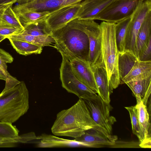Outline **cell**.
Segmentation results:
<instances>
[{
    "mask_svg": "<svg viewBox=\"0 0 151 151\" xmlns=\"http://www.w3.org/2000/svg\"><path fill=\"white\" fill-rule=\"evenodd\" d=\"M84 101L90 115L97 125V130L115 142L117 139L112 135V126L116 121L115 117L110 115L111 106L98 95H86L81 98Z\"/></svg>",
    "mask_w": 151,
    "mask_h": 151,
    "instance_id": "5",
    "label": "cell"
},
{
    "mask_svg": "<svg viewBox=\"0 0 151 151\" xmlns=\"http://www.w3.org/2000/svg\"><path fill=\"white\" fill-rule=\"evenodd\" d=\"M125 108L128 111L129 114L132 133L138 138L140 143L139 146L141 147L144 144L148 142L145 141L144 137L140 128L136 106L135 105Z\"/></svg>",
    "mask_w": 151,
    "mask_h": 151,
    "instance_id": "26",
    "label": "cell"
},
{
    "mask_svg": "<svg viewBox=\"0 0 151 151\" xmlns=\"http://www.w3.org/2000/svg\"><path fill=\"white\" fill-rule=\"evenodd\" d=\"M96 85L98 90V94L105 102L109 103L110 95L113 89L109 84L106 71L103 60L91 65Z\"/></svg>",
    "mask_w": 151,
    "mask_h": 151,
    "instance_id": "13",
    "label": "cell"
},
{
    "mask_svg": "<svg viewBox=\"0 0 151 151\" xmlns=\"http://www.w3.org/2000/svg\"><path fill=\"white\" fill-rule=\"evenodd\" d=\"M151 73V60L137 61L129 73L121 81L120 84L125 83L138 77Z\"/></svg>",
    "mask_w": 151,
    "mask_h": 151,
    "instance_id": "21",
    "label": "cell"
},
{
    "mask_svg": "<svg viewBox=\"0 0 151 151\" xmlns=\"http://www.w3.org/2000/svg\"><path fill=\"white\" fill-rule=\"evenodd\" d=\"M29 93L23 81L0 93V122L12 124L27 111Z\"/></svg>",
    "mask_w": 151,
    "mask_h": 151,
    "instance_id": "3",
    "label": "cell"
},
{
    "mask_svg": "<svg viewBox=\"0 0 151 151\" xmlns=\"http://www.w3.org/2000/svg\"><path fill=\"white\" fill-rule=\"evenodd\" d=\"M131 16L116 24V40L117 47L119 52H123L125 50L124 41L126 32L127 27L131 20Z\"/></svg>",
    "mask_w": 151,
    "mask_h": 151,
    "instance_id": "25",
    "label": "cell"
},
{
    "mask_svg": "<svg viewBox=\"0 0 151 151\" xmlns=\"http://www.w3.org/2000/svg\"><path fill=\"white\" fill-rule=\"evenodd\" d=\"M6 37L4 36H0V42H1L2 40H4V39L6 38Z\"/></svg>",
    "mask_w": 151,
    "mask_h": 151,
    "instance_id": "38",
    "label": "cell"
},
{
    "mask_svg": "<svg viewBox=\"0 0 151 151\" xmlns=\"http://www.w3.org/2000/svg\"><path fill=\"white\" fill-rule=\"evenodd\" d=\"M7 38L13 48L19 54L27 56L32 54H40L42 52V47L23 41Z\"/></svg>",
    "mask_w": 151,
    "mask_h": 151,
    "instance_id": "24",
    "label": "cell"
},
{
    "mask_svg": "<svg viewBox=\"0 0 151 151\" xmlns=\"http://www.w3.org/2000/svg\"><path fill=\"white\" fill-rule=\"evenodd\" d=\"M81 9V3L56 9L50 11L45 22L52 31H56L65 26L73 20L78 19Z\"/></svg>",
    "mask_w": 151,
    "mask_h": 151,
    "instance_id": "10",
    "label": "cell"
},
{
    "mask_svg": "<svg viewBox=\"0 0 151 151\" xmlns=\"http://www.w3.org/2000/svg\"><path fill=\"white\" fill-rule=\"evenodd\" d=\"M70 61L72 71L76 78L83 84L98 93L91 65L88 61L78 58Z\"/></svg>",
    "mask_w": 151,
    "mask_h": 151,
    "instance_id": "12",
    "label": "cell"
},
{
    "mask_svg": "<svg viewBox=\"0 0 151 151\" xmlns=\"http://www.w3.org/2000/svg\"><path fill=\"white\" fill-rule=\"evenodd\" d=\"M8 38L27 42L42 47L50 46L54 47L52 45L55 43L54 39L51 36H33L22 32Z\"/></svg>",
    "mask_w": 151,
    "mask_h": 151,
    "instance_id": "22",
    "label": "cell"
},
{
    "mask_svg": "<svg viewBox=\"0 0 151 151\" xmlns=\"http://www.w3.org/2000/svg\"><path fill=\"white\" fill-rule=\"evenodd\" d=\"M99 25L102 58L109 85L113 89L116 88L121 82L118 69L119 52L115 37L116 24L103 21Z\"/></svg>",
    "mask_w": 151,
    "mask_h": 151,
    "instance_id": "4",
    "label": "cell"
},
{
    "mask_svg": "<svg viewBox=\"0 0 151 151\" xmlns=\"http://www.w3.org/2000/svg\"><path fill=\"white\" fill-rule=\"evenodd\" d=\"M60 69V79L63 87L68 92L73 93L79 99L86 95L96 93L79 81L72 70L70 61L64 55Z\"/></svg>",
    "mask_w": 151,
    "mask_h": 151,
    "instance_id": "9",
    "label": "cell"
},
{
    "mask_svg": "<svg viewBox=\"0 0 151 151\" xmlns=\"http://www.w3.org/2000/svg\"><path fill=\"white\" fill-rule=\"evenodd\" d=\"M20 135L15 138H4L0 137V147H12L17 143H20Z\"/></svg>",
    "mask_w": 151,
    "mask_h": 151,
    "instance_id": "32",
    "label": "cell"
},
{
    "mask_svg": "<svg viewBox=\"0 0 151 151\" xmlns=\"http://www.w3.org/2000/svg\"><path fill=\"white\" fill-rule=\"evenodd\" d=\"M19 131L16 126L9 123L0 122V137L15 138L18 137Z\"/></svg>",
    "mask_w": 151,
    "mask_h": 151,
    "instance_id": "29",
    "label": "cell"
},
{
    "mask_svg": "<svg viewBox=\"0 0 151 151\" xmlns=\"http://www.w3.org/2000/svg\"><path fill=\"white\" fill-rule=\"evenodd\" d=\"M72 21L87 35L89 44L88 62L91 65L103 60L100 25L93 19H75Z\"/></svg>",
    "mask_w": 151,
    "mask_h": 151,
    "instance_id": "6",
    "label": "cell"
},
{
    "mask_svg": "<svg viewBox=\"0 0 151 151\" xmlns=\"http://www.w3.org/2000/svg\"><path fill=\"white\" fill-rule=\"evenodd\" d=\"M135 97L137 101L135 106L137 109L138 118L140 129L145 141L150 142V124L147 106L143 104L139 96H137Z\"/></svg>",
    "mask_w": 151,
    "mask_h": 151,
    "instance_id": "18",
    "label": "cell"
},
{
    "mask_svg": "<svg viewBox=\"0 0 151 151\" xmlns=\"http://www.w3.org/2000/svg\"><path fill=\"white\" fill-rule=\"evenodd\" d=\"M13 4L12 3L0 4V22H2L1 17L5 10L8 7Z\"/></svg>",
    "mask_w": 151,
    "mask_h": 151,
    "instance_id": "34",
    "label": "cell"
},
{
    "mask_svg": "<svg viewBox=\"0 0 151 151\" xmlns=\"http://www.w3.org/2000/svg\"><path fill=\"white\" fill-rule=\"evenodd\" d=\"M135 96H139L146 106L151 93V76L139 77L125 83Z\"/></svg>",
    "mask_w": 151,
    "mask_h": 151,
    "instance_id": "15",
    "label": "cell"
},
{
    "mask_svg": "<svg viewBox=\"0 0 151 151\" xmlns=\"http://www.w3.org/2000/svg\"><path fill=\"white\" fill-rule=\"evenodd\" d=\"M151 11V0H139L136 8L131 16L127 27L124 41L125 50L136 55V41L139 31L145 17Z\"/></svg>",
    "mask_w": 151,
    "mask_h": 151,
    "instance_id": "8",
    "label": "cell"
},
{
    "mask_svg": "<svg viewBox=\"0 0 151 151\" xmlns=\"http://www.w3.org/2000/svg\"><path fill=\"white\" fill-rule=\"evenodd\" d=\"M75 139L86 143L91 147L98 145L112 146L115 143L94 128L86 131L84 134Z\"/></svg>",
    "mask_w": 151,
    "mask_h": 151,
    "instance_id": "19",
    "label": "cell"
},
{
    "mask_svg": "<svg viewBox=\"0 0 151 151\" xmlns=\"http://www.w3.org/2000/svg\"><path fill=\"white\" fill-rule=\"evenodd\" d=\"M24 30L14 27L6 23L0 22V36L8 37L17 35Z\"/></svg>",
    "mask_w": 151,
    "mask_h": 151,
    "instance_id": "30",
    "label": "cell"
},
{
    "mask_svg": "<svg viewBox=\"0 0 151 151\" xmlns=\"http://www.w3.org/2000/svg\"><path fill=\"white\" fill-rule=\"evenodd\" d=\"M22 33L33 36H51L52 31L45 22L28 25L24 28Z\"/></svg>",
    "mask_w": 151,
    "mask_h": 151,
    "instance_id": "27",
    "label": "cell"
},
{
    "mask_svg": "<svg viewBox=\"0 0 151 151\" xmlns=\"http://www.w3.org/2000/svg\"><path fill=\"white\" fill-rule=\"evenodd\" d=\"M92 128L97 130V125L92 119L87 106L82 99L70 108L58 113L51 130L57 136L75 138ZM98 131V130H97Z\"/></svg>",
    "mask_w": 151,
    "mask_h": 151,
    "instance_id": "1",
    "label": "cell"
},
{
    "mask_svg": "<svg viewBox=\"0 0 151 151\" xmlns=\"http://www.w3.org/2000/svg\"><path fill=\"white\" fill-rule=\"evenodd\" d=\"M50 11L27 12L16 13L22 26H27L38 23L45 22L50 15Z\"/></svg>",
    "mask_w": 151,
    "mask_h": 151,
    "instance_id": "23",
    "label": "cell"
},
{
    "mask_svg": "<svg viewBox=\"0 0 151 151\" xmlns=\"http://www.w3.org/2000/svg\"><path fill=\"white\" fill-rule=\"evenodd\" d=\"M33 0H17V2L19 5H22L30 2Z\"/></svg>",
    "mask_w": 151,
    "mask_h": 151,
    "instance_id": "37",
    "label": "cell"
},
{
    "mask_svg": "<svg viewBox=\"0 0 151 151\" xmlns=\"http://www.w3.org/2000/svg\"><path fill=\"white\" fill-rule=\"evenodd\" d=\"M13 4L8 7L4 12L1 17L2 22L6 23L14 27L24 29L12 7Z\"/></svg>",
    "mask_w": 151,
    "mask_h": 151,
    "instance_id": "28",
    "label": "cell"
},
{
    "mask_svg": "<svg viewBox=\"0 0 151 151\" xmlns=\"http://www.w3.org/2000/svg\"><path fill=\"white\" fill-rule=\"evenodd\" d=\"M139 0H114L99 12L94 20L117 23L131 16Z\"/></svg>",
    "mask_w": 151,
    "mask_h": 151,
    "instance_id": "7",
    "label": "cell"
},
{
    "mask_svg": "<svg viewBox=\"0 0 151 151\" xmlns=\"http://www.w3.org/2000/svg\"><path fill=\"white\" fill-rule=\"evenodd\" d=\"M114 0H84L81 2L79 19H93L95 16Z\"/></svg>",
    "mask_w": 151,
    "mask_h": 151,
    "instance_id": "17",
    "label": "cell"
},
{
    "mask_svg": "<svg viewBox=\"0 0 151 151\" xmlns=\"http://www.w3.org/2000/svg\"><path fill=\"white\" fill-rule=\"evenodd\" d=\"M17 0H0V4L12 3L14 4L17 2Z\"/></svg>",
    "mask_w": 151,
    "mask_h": 151,
    "instance_id": "36",
    "label": "cell"
},
{
    "mask_svg": "<svg viewBox=\"0 0 151 151\" xmlns=\"http://www.w3.org/2000/svg\"><path fill=\"white\" fill-rule=\"evenodd\" d=\"M13 59L9 53L0 48V68L8 75L7 64L12 63Z\"/></svg>",
    "mask_w": 151,
    "mask_h": 151,
    "instance_id": "31",
    "label": "cell"
},
{
    "mask_svg": "<svg viewBox=\"0 0 151 151\" xmlns=\"http://www.w3.org/2000/svg\"><path fill=\"white\" fill-rule=\"evenodd\" d=\"M40 141L37 146L41 148L56 147H91L88 144L75 140L65 139L56 136L54 135L42 134L37 136Z\"/></svg>",
    "mask_w": 151,
    "mask_h": 151,
    "instance_id": "14",
    "label": "cell"
},
{
    "mask_svg": "<svg viewBox=\"0 0 151 151\" xmlns=\"http://www.w3.org/2000/svg\"><path fill=\"white\" fill-rule=\"evenodd\" d=\"M55 48L68 60L78 58L88 61L89 44L86 34L72 21L65 26L52 31Z\"/></svg>",
    "mask_w": 151,
    "mask_h": 151,
    "instance_id": "2",
    "label": "cell"
},
{
    "mask_svg": "<svg viewBox=\"0 0 151 151\" xmlns=\"http://www.w3.org/2000/svg\"><path fill=\"white\" fill-rule=\"evenodd\" d=\"M138 60L136 55L131 51L125 50L119 52L118 69L121 81L129 73Z\"/></svg>",
    "mask_w": 151,
    "mask_h": 151,
    "instance_id": "20",
    "label": "cell"
},
{
    "mask_svg": "<svg viewBox=\"0 0 151 151\" xmlns=\"http://www.w3.org/2000/svg\"><path fill=\"white\" fill-rule=\"evenodd\" d=\"M151 41V11L145 17L136 41V55L139 60L141 55Z\"/></svg>",
    "mask_w": 151,
    "mask_h": 151,
    "instance_id": "16",
    "label": "cell"
},
{
    "mask_svg": "<svg viewBox=\"0 0 151 151\" xmlns=\"http://www.w3.org/2000/svg\"><path fill=\"white\" fill-rule=\"evenodd\" d=\"M139 60L146 61L151 60V41L142 52Z\"/></svg>",
    "mask_w": 151,
    "mask_h": 151,
    "instance_id": "33",
    "label": "cell"
},
{
    "mask_svg": "<svg viewBox=\"0 0 151 151\" xmlns=\"http://www.w3.org/2000/svg\"><path fill=\"white\" fill-rule=\"evenodd\" d=\"M10 76V74H7L0 68V80L6 81L8 78Z\"/></svg>",
    "mask_w": 151,
    "mask_h": 151,
    "instance_id": "35",
    "label": "cell"
},
{
    "mask_svg": "<svg viewBox=\"0 0 151 151\" xmlns=\"http://www.w3.org/2000/svg\"><path fill=\"white\" fill-rule=\"evenodd\" d=\"M84 0H33L28 3L18 5V13L51 11L56 9L78 4Z\"/></svg>",
    "mask_w": 151,
    "mask_h": 151,
    "instance_id": "11",
    "label": "cell"
}]
</instances>
